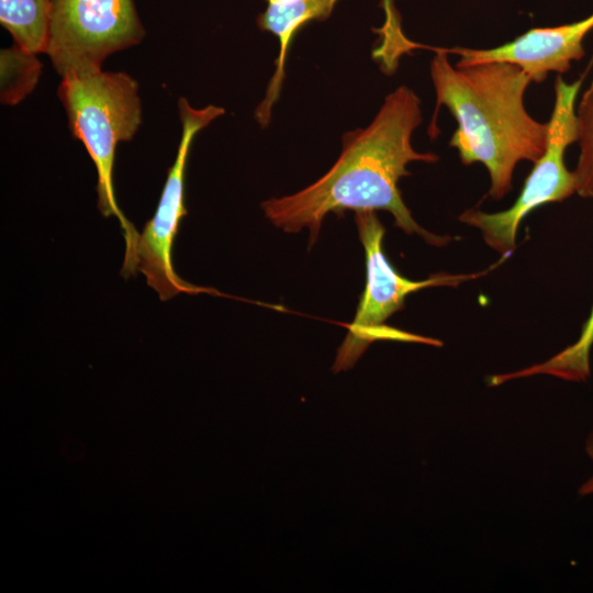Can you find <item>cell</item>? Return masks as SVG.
<instances>
[{"mask_svg": "<svg viewBox=\"0 0 593 593\" xmlns=\"http://www.w3.org/2000/svg\"><path fill=\"white\" fill-rule=\"evenodd\" d=\"M421 103L407 86L390 92L368 126L344 134L342 153L323 177L293 194L261 203L266 217L288 233L309 228L312 246L328 213L343 216L347 210H384L407 235L416 234L434 246L449 244V235L433 234L413 219L398 188L399 180L410 175V163L439 159L412 145V135L423 121Z\"/></svg>", "mask_w": 593, "mask_h": 593, "instance_id": "1", "label": "cell"}, {"mask_svg": "<svg viewBox=\"0 0 593 593\" xmlns=\"http://www.w3.org/2000/svg\"><path fill=\"white\" fill-rule=\"evenodd\" d=\"M400 45L401 52L421 47L435 52L429 72L436 103L428 136L434 139L439 135L437 116L446 107L457 122L449 146L456 148L463 165H484L492 199L505 197L513 188L517 164L536 163L546 149L548 122L533 118L524 102L530 78L508 63L452 66L446 53L405 36Z\"/></svg>", "mask_w": 593, "mask_h": 593, "instance_id": "2", "label": "cell"}, {"mask_svg": "<svg viewBox=\"0 0 593 593\" xmlns=\"http://www.w3.org/2000/svg\"><path fill=\"white\" fill-rule=\"evenodd\" d=\"M75 138L86 147L97 170L98 208L104 217L115 216L124 234V277L132 266L139 234L118 205L113 186L115 149L131 141L142 123L137 81L123 71L98 70L61 78L57 89Z\"/></svg>", "mask_w": 593, "mask_h": 593, "instance_id": "3", "label": "cell"}, {"mask_svg": "<svg viewBox=\"0 0 593 593\" xmlns=\"http://www.w3.org/2000/svg\"><path fill=\"white\" fill-rule=\"evenodd\" d=\"M355 222L366 257V286L354 321L337 349L333 372L351 369L367 348L377 340H398L439 346L437 339L410 334L385 325V321L404 307L410 293L430 287H457L462 282L485 276L500 266L508 256H502L490 268L475 273H437L422 281L401 276L384 255L382 243L384 226L374 211H358Z\"/></svg>", "mask_w": 593, "mask_h": 593, "instance_id": "4", "label": "cell"}, {"mask_svg": "<svg viewBox=\"0 0 593 593\" xmlns=\"http://www.w3.org/2000/svg\"><path fill=\"white\" fill-rule=\"evenodd\" d=\"M584 76L569 83L560 75L555 80V103L548 121L546 149L526 178L511 208L495 213L468 209L458 220L480 231L485 244L510 256L516 247L521 222L535 209L561 202L575 193V180L564 164L568 146L578 141L575 102Z\"/></svg>", "mask_w": 593, "mask_h": 593, "instance_id": "5", "label": "cell"}, {"mask_svg": "<svg viewBox=\"0 0 593 593\" xmlns=\"http://www.w3.org/2000/svg\"><path fill=\"white\" fill-rule=\"evenodd\" d=\"M45 54L63 78L102 70L112 54L138 45L146 32L134 0H49Z\"/></svg>", "mask_w": 593, "mask_h": 593, "instance_id": "6", "label": "cell"}, {"mask_svg": "<svg viewBox=\"0 0 593 593\" xmlns=\"http://www.w3.org/2000/svg\"><path fill=\"white\" fill-rule=\"evenodd\" d=\"M181 136L172 166L168 169L157 209L145 224L135 248L132 272L146 278L161 301L180 293H217L183 281L172 266V246L181 220L187 214L184 205V174L189 152L195 135L225 113L222 107L209 104L193 108L186 98L178 100Z\"/></svg>", "mask_w": 593, "mask_h": 593, "instance_id": "7", "label": "cell"}, {"mask_svg": "<svg viewBox=\"0 0 593 593\" xmlns=\"http://www.w3.org/2000/svg\"><path fill=\"white\" fill-rule=\"evenodd\" d=\"M593 30V13L580 21L551 27H534L514 40L492 48L437 47L460 56L456 66L483 63H508L518 66L532 80L540 83L550 72H567L572 61L585 52L583 41Z\"/></svg>", "mask_w": 593, "mask_h": 593, "instance_id": "8", "label": "cell"}, {"mask_svg": "<svg viewBox=\"0 0 593 593\" xmlns=\"http://www.w3.org/2000/svg\"><path fill=\"white\" fill-rule=\"evenodd\" d=\"M266 9L257 15L256 24L262 32L275 35L279 52L275 71L268 82L265 98L255 110V119L265 128L271 120L272 107L279 100L286 77L290 45L298 32L307 23L327 20L339 0H265Z\"/></svg>", "mask_w": 593, "mask_h": 593, "instance_id": "9", "label": "cell"}, {"mask_svg": "<svg viewBox=\"0 0 593 593\" xmlns=\"http://www.w3.org/2000/svg\"><path fill=\"white\" fill-rule=\"evenodd\" d=\"M49 9V0H0V23L14 45L36 55L45 54Z\"/></svg>", "mask_w": 593, "mask_h": 593, "instance_id": "10", "label": "cell"}, {"mask_svg": "<svg viewBox=\"0 0 593 593\" xmlns=\"http://www.w3.org/2000/svg\"><path fill=\"white\" fill-rule=\"evenodd\" d=\"M593 345V307L579 339L548 360L528 368L492 376L489 384L500 385L513 379L535 374H549L568 381H584L590 376V351Z\"/></svg>", "mask_w": 593, "mask_h": 593, "instance_id": "11", "label": "cell"}, {"mask_svg": "<svg viewBox=\"0 0 593 593\" xmlns=\"http://www.w3.org/2000/svg\"><path fill=\"white\" fill-rule=\"evenodd\" d=\"M42 63L36 54L16 45L0 52V100L15 105L29 96L38 83Z\"/></svg>", "mask_w": 593, "mask_h": 593, "instance_id": "12", "label": "cell"}, {"mask_svg": "<svg viewBox=\"0 0 593 593\" xmlns=\"http://www.w3.org/2000/svg\"><path fill=\"white\" fill-rule=\"evenodd\" d=\"M577 112L579 157L572 171L575 192L593 199V78L582 93Z\"/></svg>", "mask_w": 593, "mask_h": 593, "instance_id": "13", "label": "cell"}, {"mask_svg": "<svg viewBox=\"0 0 593 593\" xmlns=\"http://www.w3.org/2000/svg\"><path fill=\"white\" fill-rule=\"evenodd\" d=\"M585 449L593 461V432L588 437ZM579 493L581 495L593 493V475L580 488Z\"/></svg>", "mask_w": 593, "mask_h": 593, "instance_id": "14", "label": "cell"}]
</instances>
